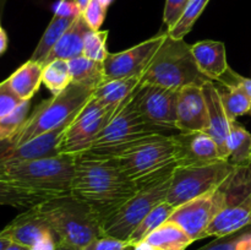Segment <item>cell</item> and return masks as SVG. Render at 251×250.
Instances as JSON below:
<instances>
[{
    "label": "cell",
    "mask_w": 251,
    "mask_h": 250,
    "mask_svg": "<svg viewBox=\"0 0 251 250\" xmlns=\"http://www.w3.org/2000/svg\"><path fill=\"white\" fill-rule=\"evenodd\" d=\"M139 191L112 156L85 151L75 154L71 191L95 208L100 220L124 205Z\"/></svg>",
    "instance_id": "obj_1"
},
{
    "label": "cell",
    "mask_w": 251,
    "mask_h": 250,
    "mask_svg": "<svg viewBox=\"0 0 251 250\" xmlns=\"http://www.w3.org/2000/svg\"><path fill=\"white\" fill-rule=\"evenodd\" d=\"M74 166L75 154L70 153L6 164L0 166V180L12 181L48 200L70 194Z\"/></svg>",
    "instance_id": "obj_2"
},
{
    "label": "cell",
    "mask_w": 251,
    "mask_h": 250,
    "mask_svg": "<svg viewBox=\"0 0 251 250\" xmlns=\"http://www.w3.org/2000/svg\"><path fill=\"white\" fill-rule=\"evenodd\" d=\"M56 239L82 250L96 238L103 237L102 220L92 206L73 194L55 196L39 203Z\"/></svg>",
    "instance_id": "obj_3"
},
{
    "label": "cell",
    "mask_w": 251,
    "mask_h": 250,
    "mask_svg": "<svg viewBox=\"0 0 251 250\" xmlns=\"http://www.w3.org/2000/svg\"><path fill=\"white\" fill-rule=\"evenodd\" d=\"M127 178L139 190L150 183L173 174L176 169L172 136L153 135L137 140L120 150L114 156Z\"/></svg>",
    "instance_id": "obj_4"
},
{
    "label": "cell",
    "mask_w": 251,
    "mask_h": 250,
    "mask_svg": "<svg viewBox=\"0 0 251 250\" xmlns=\"http://www.w3.org/2000/svg\"><path fill=\"white\" fill-rule=\"evenodd\" d=\"M211 81L201 73L191 51V44L174 39L167 33L166 39L142 74L140 83H152L172 90L189 85L202 86Z\"/></svg>",
    "instance_id": "obj_5"
},
{
    "label": "cell",
    "mask_w": 251,
    "mask_h": 250,
    "mask_svg": "<svg viewBox=\"0 0 251 250\" xmlns=\"http://www.w3.org/2000/svg\"><path fill=\"white\" fill-rule=\"evenodd\" d=\"M92 88L71 82L60 93L39 103L11 139L10 146H21L70 122L93 95Z\"/></svg>",
    "instance_id": "obj_6"
},
{
    "label": "cell",
    "mask_w": 251,
    "mask_h": 250,
    "mask_svg": "<svg viewBox=\"0 0 251 250\" xmlns=\"http://www.w3.org/2000/svg\"><path fill=\"white\" fill-rule=\"evenodd\" d=\"M172 175H166L140 189L115 212L102 221V234L126 242L152 208L163 202L171 186Z\"/></svg>",
    "instance_id": "obj_7"
},
{
    "label": "cell",
    "mask_w": 251,
    "mask_h": 250,
    "mask_svg": "<svg viewBox=\"0 0 251 250\" xmlns=\"http://www.w3.org/2000/svg\"><path fill=\"white\" fill-rule=\"evenodd\" d=\"M132 96L134 93L119 105L107 126L95 140L90 151L114 156L120 150L137 140L163 134L161 129L149 124L142 118L132 100Z\"/></svg>",
    "instance_id": "obj_8"
},
{
    "label": "cell",
    "mask_w": 251,
    "mask_h": 250,
    "mask_svg": "<svg viewBox=\"0 0 251 250\" xmlns=\"http://www.w3.org/2000/svg\"><path fill=\"white\" fill-rule=\"evenodd\" d=\"M239 167L229 161L200 167H176L166 201L174 207L215 191L222 186Z\"/></svg>",
    "instance_id": "obj_9"
},
{
    "label": "cell",
    "mask_w": 251,
    "mask_h": 250,
    "mask_svg": "<svg viewBox=\"0 0 251 250\" xmlns=\"http://www.w3.org/2000/svg\"><path fill=\"white\" fill-rule=\"evenodd\" d=\"M235 173L215 191L199 196L176 207L168 221L178 225L193 242L202 239L211 222L232 201L230 181Z\"/></svg>",
    "instance_id": "obj_10"
},
{
    "label": "cell",
    "mask_w": 251,
    "mask_h": 250,
    "mask_svg": "<svg viewBox=\"0 0 251 250\" xmlns=\"http://www.w3.org/2000/svg\"><path fill=\"white\" fill-rule=\"evenodd\" d=\"M118 108L103 107L92 96L69 125L59 144V153L77 154L88 151Z\"/></svg>",
    "instance_id": "obj_11"
},
{
    "label": "cell",
    "mask_w": 251,
    "mask_h": 250,
    "mask_svg": "<svg viewBox=\"0 0 251 250\" xmlns=\"http://www.w3.org/2000/svg\"><path fill=\"white\" fill-rule=\"evenodd\" d=\"M178 92L152 83H139L132 100L149 124L161 130L176 129Z\"/></svg>",
    "instance_id": "obj_12"
},
{
    "label": "cell",
    "mask_w": 251,
    "mask_h": 250,
    "mask_svg": "<svg viewBox=\"0 0 251 250\" xmlns=\"http://www.w3.org/2000/svg\"><path fill=\"white\" fill-rule=\"evenodd\" d=\"M166 37L167 32L151 37L147 41L119 53H108L107 58L102 63L105 80H118L134 76L141 77Z\"/></svg>",
    "instance_id": "obj_13"
},
{
    "label": "cell",
    "mask_w": 251,
    "mask_h": 250,
    "mask_svg": "<svg viewBox=\"0 0 251 250\" xmlns=\"http://www.w3.org/2000/svg\"><path fill=\"white\" fill-rule=\"evenodd\" d=\"M176 167H200L223 161L212 137L206 131L172 135Z\"/></svg>",
    "instance_id": "obj_14"
},
{
    "label": "cell",
    "mask_w": 251,
    "mask_h": 250,
    "mask_svg": "<svg viewBox=\"0 0 251 250\" xmlns=\"http://www.w3.org/2000/svg\"><path fill=\"white\" fill-rule=\"evenodd\" d=\"M73 120L65 123L58 129L46 132L27 144L21 145V146H10L5 141H1L0 142V166L21 163V162L33 161V159L60 154L59 153V144Z\"/></svg>",
    "instance_id": "obj_15"
},
{
    "label": "cell",
    "mask_w": 251,
    "mask_h": 250,
    "mask_svg": "<svg viewBox=\"0 0 251 250\" xmlns=\"http://www.w3.org/2000/svg\"><path fill=\"white\" fill-rule=\"evenodd\" d=\"M0 234L11 242L28 248H33L39 242L48 238L56 239V235L39 208V205L27 208L25 212L16 216L0 230Z\"/></svg>",
    "instance_id": "obj_16"
},
{
    "label": "cell",
    "mask_w": 251,
    "mask_h": 250,
    "mask_svg": "<svg viewBox=\"0 0 251 250\" xmlns=\"http://www.w3.org/2000/svg\"><path fill=\"white\" fill-rule=\"evenodd\" d=\"M207 107L202 86L189 85L179 90L176 103V129L180 132L206 131Z\"/></svg>",
    "instance_id": "obj_17"
},
{
    "label": "cell",
    "mask_w": 251,
    "mask_h": 250,
    "mask_svg": "<svg viewBox=\"0 0 251 250\" xmlns=\"http://www.w3.org/2000/svg\"><path fill=\"white\" fill-rule=\"evenodd\" d=\"M205 96L206 107H207V127L206 132L216 142L220 151V156L223 161H229V150L228 140L230 134L232 120L228 118L225 107L221 100L220 91L213 81H207L202 85Z\"/></svg>",
    "instance_id": "obj_18"
},
{
    "label": "cell",
    "mask_w": 251,
    "mask_h": 250,
    "mask_svg": "<svg viewBox=\"0 0 251 250\" xmlns=\"http://www.w3.org/2000/svg\"><path fill=\"white\" fill-rule=\"evenodd\" d=\"M251 225V191L242 199L228 203L211 222L203 238L226 237Z\"/></svg>",
    "instance_id": "obj_19"
},
{
    "label": "cell",
    "mask_w": 251,
    "mask_h": 250,
    "mask_svg": "<svg viewBox=\"0 0 251 250\" xmlns=\"http://www.w3.org/2000/svg\"><path fill=\"white\" fill-rule=\"evenodd\" d=\"M91 28L85 21L82 16V12L78 15L73 22L70 27L65 31V33L60 37L55 46L53 47L48 55L46 56L42 65L46 66L47 64L51 63L54 60H73L83 55V39L86 33Z\"/></svg>",
    "instance_id": "obj_20"
},
{
    "label": "cell",
    "mask_w": 251,
    "mask_h": 250,
    "mask_svg": "<svg viewBox=\"0 0 251 250\" xmlns=\"http://www.w3.org/2000/svg\"><path fill=\"white\" fill-rule=\"evenodd\" d=\"M191 51L201 73L211 81H217L229 69L226 46L217 41H201L191 44Z\"/></svg>",
    "instance_id": "obj_21"
},
{
    "label": "cell",
    "mask_w": 251,
    "mask_h": 250,
    "mask_svg": "<svg viewBox=\"0 0 251 250\" xmlns=\"http://www.w3.org/2000/svg\"><path fill=\"white\" fill-rule=\"evenodd\" d=\"M191 243H194L191 238L178 225L167 221L132 250H185Z\"/></svg>",
    "instance_id": "obj_22"
},
{
    "label": "cell",
    "mask_w": 251,
    "mask_h": 250,
    "mask_svg": "<svg viewBox=\"0 0 251 250\" xmlns=\"http://www.w3.org/2000/svg\"><path fill=\"white\" fill-rule=\"evenodd\" d=\"M44 66L38 61L28 60L6 78L10 87L22 100H31L43 83Z\"/></svg>",
    "instance_id": "obj_23"
},
{
    "label": "cell",
    "mask_w": 251,
    "mask_h": 250,
    "mask_svg": "<svg viewBox=\"0 0 251 250\" xmlns=\"http://www.w3.org/2000/svg\"><path fill=\"white\" fill-rule=\"evenodd\" d=\"M141 77L134 76L118 80H105L93 91V97L103 107H119L127 100L139 86Z\"/></svg>",
    "instance_id": "obj_24"
},
{
    "label": "cell",
    "mask_w": 251,
    "mask_h": 250,
    "mask_svg": "<svg viewBox=\"0 0 251 250\" xmlns=\"http://www.w3.org/2000/svg\"><path fill=\"white\" fill-rule=\"evenodd\" d=\"M68 63L73 83L95 90L105 81L103 64L100 61L92 60L82 55L69 60Z\"/></svg>",
    "instance_id": "obj_25"
},
{
    "label": "cell",
    "mask_w": 251,
    "mask_h": 250,
    "mask_svg": "<svg viewBox=\"0 0 251 250\" xmlns=\"http://www.w3.org/2000/svg\"><path fill=\"white\" fill-rule=\"evenodd\" d=\"M229 162L239 168L251 167V134L237 120H232L228 140Z\"/></svg>",
    "instance_id": "obj_26"
},
{
    "label": "cell",
    "mask_w": 251,
    "mask_h": 250,
    "mask_svg": "<svg viewBox=\"0 0 251 250\" xmlns=\"http://www.w3.org/2000/svg\"><path fill=\"white\" fill-rule=\"evenodd\" d=\"M77 17V16H76ZM76 17H65V16H59V15H54L51 21L49 22L48 27L44 31L43 36H42L41 41L37 44L36 49L32 53V56L29 60L38 61L42 64V61L46 59L48 55L49 51L53 49L55 46L56 42L60 39V37L65 33L66 29L73 25L75 21Z\"/></svg>",
    "instance_id": "obj_27"
},
{
    "label": "cell",
    "mask_w": 251,
    "mask_h": 250,
    "mask_svg": "<svg viewBox=\"0 0 251 250\" xmlns=\"http://www.w3.org/2000/svg\"><path fill=\"white\" fill-rule=\"evenodd\" d=\"M174 210H176V207H174L173 205H171L169 202H167L166 200H164L163 202L158 203L154 208H152L151 212L141 221V223L137 225L136 229L132 232V234L130 235L129 239L126 240V242L129 243L130 247L134 248L135 245L139 244L141 240H144L150 233H152L154 229H157L159 225H163L164 222H167Z\"/></svg>",
    "instance_id": "obj_28"
},
{
    "label": "cell",
    "mask_w": 251,
    "mask_h": 250,
    "mask_svg": "<svg viewBox=\"0 0 251 250\" xmlns=\"http://www.w3.org/2000/svg\"><path fill=\"white\" fill-rule=\"evenodd\" d=\"M44 201L46 199L31 193L12 181L0 180V206L29 208Z\"/></svg>",
    "instance_id": "obj_29"
},
{
    "label": "cell",
    "mask_w": 251,
    "mask_h": 250,
    "mask_svg": "<svg viewBox=\"0 0 251 250\" xmlns=\"http://www.w3.org/2000/svg\"><path fill=\"white\" fill-rule=\"evenodd\" d=\"M43 83L55 96L71 83L70 69L66 60H54L43 69Z\"/></svg>",
    "instance_id": "obj_30"
},
{
    "label": "cell",
    "mask_w": 251,
    "mask_h": 250,
    "mask_svg": "<svg viewBox=\"0 0 251 250\" xmlns=\"http://www.w3.org/2000/svg\"><path fill=\"white\" fill-rule=\"evenodd\" d=\"M208 1L210 0H190L176 26L167 31L168 36L174 39H184V37L193 29L194 25L202 14Z\"/></svg>",
    "instance_id": "obj_31"
},
{
    "label": "cell",
    "mask_w": 251,
    "mask_h": 250,
    "mask_svg": "<svg viewBox=\"0 0 251 250\" xmlns=\"http://www.w3.org/2000/svg\"><path fill=\"white\" fill-rule=\"evenodd\" d=\"M109 32L90 29L83 39V56L103 63L108 55L107 39Z\"/></svg>",
    "instance_id": "obj_32"
},
{
    "label": "cell",
    "mask_w": 251,
    "mask_h": 250,
    "mask_svg": "<svg viewBox=\"0 0 251 250\" xmlns=\"http://www.w3.org/2000/svg\"><path fill=\"white\" fill-rule=\"evenodd\" d=\"M29 105H31L29 100H25L14 112L0 119V142L11 139L21 127V125L26 122Z\"/></svg>",
    "instance_id": "obj_33"
},
{
    "label": "cell",
    "mask_w": 251,
    "mask_h": 250,
    "mask_svg": "<svg viewBox=\"0 0 251 250\" xmlns=\"http://www.w3.org/2000/svg\"><path fill=\"white\" fill-rule=\"evenodd\" d=\"M22 102L25 100L14 92L7 80L0 82V119L14 112Z\"/></svg>",
    "instance_id": "obj_34"
},
{
    "label": "cell",
    "mask_w": 251,
    "mask_h": 250,
    "mask_svg": "<svg viewBox=\"0 0 251 250\" xmlns=\"http://www.w3.org/2000/svg\"><path fill=\"white\" fill-rule=\"evenodd\" d=\"M107 7L100 4V0H90L86 9L82 11V16L88 26L92 29H100L105 19Z\"/></svg>",
    "instance_id": "obj_35"
},
{
    "label": "cell",
    "mask_w": 251,
    "mask_h": 250,
    "mask_svg": "<svg viewBox=\"0 0 251 250\" xmlns=\"http://www.w3.org/2000/svg\"><path fill=\"white\" fill-rule=\"evenodd\" d=\"M190 0H166L163 11V24L167 26V31L173 28L183 15Z\"/></svg>",
    "instance_id": "obj_36"
},
{
    "label": "cell",
    "mask_w": 251,
    "mask_h": 250,
    "mask_svg": "<svg viewBox=\"0 0 251 250\" xmlns=\"http://www.w3.org/2000/svg\"><path fill=\"white\" fill-rule=\"evenodd\" d=\"M129 243L112 237H100L88 243L82 250H131Z\"/></svg>",
    "instance_id": "obj_37"
},
{
    "label": "cell",
    "mask_w": 251,
    "mask_h": 250,
    "mask_svg": "<svg viewBox=\"0 0 251 250\" xmlns=\"http://www.w3.org/2000/svg\"><path fill=\"white\" fill-rule=\"evenodd\" d=\"M242 233L243 230H239V232L226 235V237L216 238L215 240H212L211 243H208V244L203 245V247L199 248L196 250H235L237 242Z\"/></svg>",
    "instance_id": "obj_38"
},
{
    "label": "cell",
    "mask_w": 251,
    "mask_h": 250,
    "mask_svg": "<svg viewBox=\"0 0 251 250\" xmlns=\"http://www.w3.org/2000/svg\"><path fill=\"white\" fill-rule=\"evenodd\" d=\"M80 6L76 0H59L54 9V15L65 17H76L81 14Z\"/></svg>",
    "instance_id": "obj_39"
},
{
    "label": "cell",
    "mask_w": 251,
    "mask_h": 250,
    "mask_svg": "<svg viewBox=\"0 0 251 250\" xmlns=\"http://www.w3.org/2000/svg\"><path fill=\"white\" fill-rule=\"evenodd\" d=\"M235 250H251V232H243L240 234Z\"/></svg>",
    "instance_id": "obj_40"
},
{
    "label": "cell",
    "mask_w": 251,
    "mask_h": 250,
    "mask_svg": "<svg viewBox=\"0 0 251 250\" xmlns=\"http://www.w3.org/2000/svg\"><path fill=\"white\" fill-rule=\"evenodd\" d=\"M58 240L55 238H48V239H44L42 242H39L38 244L34 245L32 248V250H55V244Z\"/></svg>",
    "instance_id": "obj_41"
},
{
    "label": "cell",
    "mask_w": 251,
    "mask_h": 250,
    "mask_svg": "<svg viewBox=\"0 0 251 250\" xmlns=\"http://www.w3.org/2000/svg\"><path fill=\"white\" fill-rule=\"evenodd\" d=\"M235 78H237L238 82H239L240 85L245 88V91H247L248 95L250 96V100H251V78H247V77H244V76H240L239 74H237V73H235ZM249 115H251V108H250Z\"/></svg>",
    "instance_id": "obj_42"
},
{
    "label": "cell",
    "mask_w": 251,
    "mask_h": 250,
    "mask_svg": "<svg viewBox=\"0 0 251 250\" xmlns=\"http://www.w3.org/2000/svg\"><path fill=\"white\" fill-rule=\"evenodd\" d=\"M7 48V36H6V32L4 29L0 31V55L5 53Z\"/></svg>",
    "instance_id": "obj_43"
},
{
    "label": "cell",
    "mask_w": 251,
    "mask_h": 250,
    "mask_svg": "<svg viewBox=\"0 0 251 250\" xmlns=\"http://www.w3.org/2000/svg\"><path fill=\"white\" fill-rule=\"evenodd\" d=\"M55 250H78L76 248H74L73 245H69L66 243L61 242V240H58L55 244Z\"/></svg>",
    "instance_id": "obj_44"
},
{
    "label": "cell",
    "mask_w": 251,
    "mask_h": 250,
    "mask_svg": "<svg viewBox=\"0 0 251 250\" xmlns=\"http://www.w3.org/2000/svg\"><path fill=\"white\" fill-rule=\"evenodd\" d=\"M5 250H32V248L25 247V245L17 244V243L11 242V243H10V244H9V247H7Z\"/></svg>",
    "instance_id": "obj_45"
},
{
    "label": "cell",
    "mask_w": 251,
    "mask_h": 250,
    "mask_svg": "<svg viewBox=\"0 0 251 250\" xmlns=\"http://www.w3.org/2000/svg\"><path fill=\"white\" fill-rule=\"evenodd\" d=\"M11 243V240L7 239V238L2 237L1 234H0V250H5L7 247H9V244Z\"/></svg>",
    "instance_id": "obj_46"
},
{
    "label": "cell",
    "mask_w": 251,
    "mask_h": 250,
    "mask_svg": "<svg viewBox=\"0 0 251 250\" xmlns=\"http://www.w3.org/2000/svg\"><path fill=\"white\" fill-rule=\"evenodd\" d=\"M76 2H77V5L80 6L81 11H83V10L86 9V6L88 5V2H90V0H76Z\"/></svg>",
    "instance_id": "obj_47"
},
{
    "label": "cell",
    "mask_w": 251,
    "mask_h": 250,
    "mask_svg": "<svg viewBox=\"0 0 251 250\" xmlns=\"http://www.w3.org/2000/svg\"><path fill=\"white\" fill-rule=\"evenodd\" d=\"M100 4L103 5V6L107 7V9H108V7H109V5L113 2V0H100Z\"/></svg>",
    "instance_id": "obj_48"
},
{
    "label": "cell",
    "mask_w": 251,
    "mask_h": 250,
    "mask_svg": "<svg viewBox=\"0 0 251 250\" xmlns=\"http://www.w3.org/2000/svg\"><path fill=\"white\" fill-rule=\"evenodd\" d=\"M1 29H2V28H1V26H0V31H1Z\"/></svg>",
    "instance_id": "obj_49"
}]
</instances>
